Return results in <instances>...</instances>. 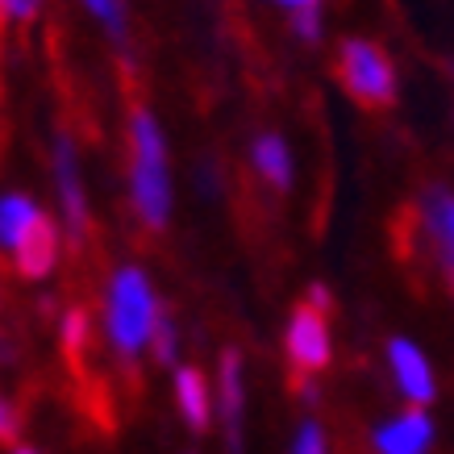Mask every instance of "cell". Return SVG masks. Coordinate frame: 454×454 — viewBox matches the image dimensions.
Instances as JSON below:
<instances>
[{"instance_id": "obj_1", "label": "cell", "mask_w": 454, "mask_h": 454, "mask_svg": "<svg viewBox=\"0 0 454 454\" xmlns=\"http://www.w3.org/2000/svg\"><path fill=\"white\" fill-rule=\"evenodd\" d=\"M129 208L142 230H167L171 221V163L167 138L146 105L129 113Z\"/></svg>"}, {"instance_id": "obj_2", "label": "cell", "mask_w": 454, "mask_h": 454, "mask_svg": "<svg viewBox=\"0 0 454 454\" xmlns=\"http://www.w3.org/2000/svg\"><path fill=\"white\" fill-rule=\"evenodd\" d=\"M159 317H163V304L154 296L151 276L134 262L117 267L105 284V338L125 363L151 350Z\"/></svg>"}, {"instance_id": "obj_3", "label": "cell", "mask_w": 454, "mask_h": 454, "mask_svg": "<svg viewBox=\"0 0 454 454\" xmlns=\"http://www.w3.org/2000/svg\"><path fill=\"white\" fill-rule=\"evenodd\" d=\"M338 83L346 97L372 113H384L396 105V67L380 42L372 38H342L338 42Z\"/></svg>"}, {"instance_id": "obj_4", "label": "cell", "mask_w": 454, "mask_h": 454, "mask_svg": "<svg viewBox=\"0 0 454 454\" xmlns=\"http://www.w3.org/2000/svg\"><path fill=\"white\" fill-rule=\"evenodd\" d=\"M51 179H55V196H59V217L67 230L71 247L80 250V242L88 238V196H83V171H80V151L67 134H55L51 142Z\"/></svg>"}, {"instance_id": "obj_5", "label": "cell", "mask_w": 454, "mask_h": 454, "mask_svg": "<svg viewBox=\"0 0 454 454\" xmlns=\"http://www.w3.org/2000/svg\"><path fill=\"white\" fill-rule=\"evenodd\" d=\"M284 350H288L292 367L301 375H317L330 367L333 346H330V313H321L317 304L301 301L288 313V330H284Z\"/></svg>"}, {"instance_id": "obj_6", "label": "cell", "mask_w": 454, "mask_h": 454, "mask_svg": "<svg viewBox=\"0 0 454 454\" xmlns=\"http://www.w3.org/2000/svg\"><path fill=\"white\" fill-rule=\"evenodd\" d=\"M59 250H63V230H59V221L42 208L38 221H34L21 238H17V247L9 250V259H13L17 276L34 284V279H46L51 271H55Z\"/></svg>"}, {"instance_id": "obj_7", "label": "cell", "mask_w": 454, "mask_h": 454, "mask_svg": "<svg viewBox=\"0 0 454 454\" xmlns=\"http://www.w3.org/2000/svg\"><path fill=\"white\" fill-rule=\"evenodd\" d=\"M421 230H426L429 250H434L442 276H446V284L454 292V192L450 188H442V184L426 188V196H421Z\"/></svg>"}, {"instance_id": "obj_8", "label": "cell", "mask_w": 454, "mask_h": 454, "mask_svg": "<svg viewBox=\"0 0 454 454\" xmlns=\"http://www.w3.org/2000/svg\"><path fill=\"white\" fill-rule=\"evenodd\" d=\"M375 454H429L434 450V421L421 404H409L404 413L380 421L372 434Z\"/></svg>"}, {"instance_id": "obj_9", "label": "cell", "mask_w": 454, "mask_h": 454, "mask_svg": "<svg viewBox=\"0 0 454 454\" xmlns=\"http://www.w3.org/2000/svg\"><path fill=\"white\" fill-rule=\"evenodd\" d=\"M387 372H392L400 396L409 400V404H421V409H426L429 400L438 396V384H434L426 350L417 342H409V338H392V342H387Z\"/></svg>"}, {"instance_id": "obj_10", "label": "cell", "mask_w": 454, "mask_h": 454, "mask_svg": "<svg viewBox=\"0 0 454 454\" xmlns=\"http://www.w3.org/2000/svg\"><path fill=\"white\" fill-rule=\"evenodd\" d=\"M242 404H247L242 355H238L234 346H225L217 363V417H221V429H225L230 454H242Z\"/></svg>"}, {"instance_id": "obj_11", "label": "cell", "mask_w": 454, "mask_h": 454, "mask_svg": "<svg viewBox=\"0 0 454 454\" xmlns=\"http://www.w3.org/2000/svg\"><path fill=\"white\" fill-rule=\"evenodd\" d=\"M171 392H176V409L184 417V426L192 434L208 429V421L217 413V387H208L205 372L200 367H179L176 380H171Z\"/></svg>"}, {"instance_id": "obj_12", "label": "cell", "mask_w": 454, "mask_h": 454, "mask_svg": "<svg viewBox=\"0 0 454 454\" xmlns=\"http://www.w3.org/2000/svg\"><path fill=\"white\" fill-rule=\"evenodd\" d=\"M250 167H254V176H259L267 188H276V192H288L292 176H296L288 142L279 138V134H259V138L250 142Z\"/></svg>"}, {"instance_id": "obj_13", "label": "cell", "mask_w": 454, "mask_h": 454, "mask_svg": "<svg viewBox=\"0 0 454 454\" xmlns=\"http://www.w3.org/2000/svg\"><path fill=\"white\" fill-rule=\"evenodd\" d=\"M38 213L42 208L34 205L26 192H4V200H0V247H4V254H9V250L17 247V238L38 221Z\"/></svg>"}, {"instance_id": "obj_14", "label": "cell", "mask_w": 454, "mask_h": 454, "mask_svg": "<svg viewBox=\"0 0 454 454\" xmlns=\"http://www.w3.org/2000/svg\"><path fill=\"white\" fill-rule=\"evenodd\" d=\"M88 333H92V317L88 309H67L59 317V346H63V358L71 367L83 363V350H88Z\"/></svg>"}, {"instance_id": "obj_15", "label": "cell", "mask_w": 454, "mask_h": 454, "mask_svg": "<svg viewBox=\"0 0 454 454\" xmlns=\"http://www.w3.org/2000/svg\"><path fill=\"white\" fill-rule=\"evenodd\" d=\"M83 9L105 26V34H109L113 42H125V29H129V9H125V0H83Z\"/></svg>"}, {"instance_id": "obj_16", "label": "cell", "mask_w": 454, "mask_h": 454, "mask_svg": "<svg viewBox=\"0 0 454 454\" xmlns=\"http://www.w3.org/2000/svg\"><path fill=\"white\" fill-rule=\"evenodd\" d=\"M151 355L159 367H171L179 355V330H176V321H171L167 309H163V317H159V330H154V338H151Z\"/></svg>"}, {"instance_id": "obj_17", "label": "cell", "mask_w": 454, "mask_h": 454, "mask_svg": "<svg viewBox=\"0 0 454 454\" xmlns=\"http://www.w3.org/2000/svg\"><path fill=\"white\" fill-rule=\"evenodd\" d=\"M288 454H330L325 429L317 426V421H304V426L296 429V438H292V450Z\"/></svg>"}, {"instance_id": "obj_18", "label": "cell", "mask_w": 454, "mask_h": 454, "mask_svg": "<svg viewBox=\"0 0 454 454\" xmlns=\"http://www.w3.org/2000/svg\"><path fill=\"white\" fill-rule=\"evenodd\" d=\"M292 29L301 42H317L321 38V4H309V9H296L292 13Z\"/></svg>"}, {"instance_id": "obj_19", "label": "cell", "mask_w": 454, "mask_h": 454, "mask_svg": "<svg viewBox=\"0 0 454 454\" xmlns=\"http://www.w3.org/2000/svg\"><path fill=\"white\" fill-rule=\"evenodd\" d=\"M42 0H0V13H4V21L13 26V21H29V17L38 13Z\"/></svg>"}, {"instance_id": "obj_20", "label": "cell", "mask_w": 454, "mask_h": 454, "mask_svg": "<svg viewBox=\"0 0 454 454\" xmlns=\"http://www.w3.org/2000/svg\"><path fill=\"white\" fill-rule=\"evenodd\" d=\"M0 434H4V446H13V438H17V409H13V400H4V404H0Z\"/></svg>"}, {"instance_id": "obj_21", "label": "cell", "mask_w": 454, "mask_h": 454, "mask_svg": "<svg viewBox=\"0 0 454 454\" xmlns=\"http://www.w3.org/2000/svg\"><path fill=\"white\" fill-rule=\"evenodd\" d=\"M304 301L317 304L321 313H330V309H333V296H330V288H325V284H313V288L304 292Z\"/></svg>"}, {"instance_id": "obj_22", "label": "cell", "mask_w": 454, "mask_h": 454, "mask_svg": "<svg viewBox=\"0 0 454 454\" xmlns=\"http://www.w3.org/2000/svg\"><path fill=\"white\" fill-rule=\"evenodd\" d=\"M271 4L288 9V13H296V9H309V4H321V0H271Z\"/></svg>"}, {"instance_id": "obj_23", "label": "cell", "mask_w": 454, "mask_h": 454, "mask_svg": "<svg viewBox=\"0 0 454 454\" xmlns=\"http://www.w3.org/2000/svg\"><path fill=\"white\" fill-rule=\"evenodd\" d=\"M9 454H38L34 446H9Z\"/></svg>"}, {"instance_id": "obj_24", "label": "cell", "mask_w": 454, "mask_h": 454, "mask_svg": "<svg viewBox=\"0 0 454 454\" xmlns=\"http://www.w3.org/2000/svg\"><path fill=\"white\" fill-rule=\"evenodd\" d=\"M450 83H454V63H450Z\"/></svg>"}]
</instances>
